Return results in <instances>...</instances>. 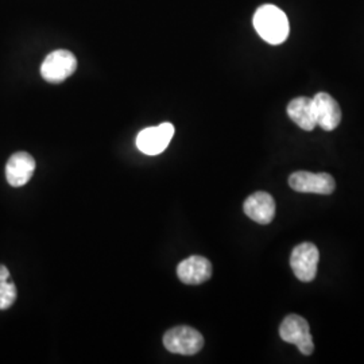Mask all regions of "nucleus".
Wrapping results in <instances>:
<instances>
[{
    "mask_svg": "<svg viewBox=\"0 0 364 364\" xmlns=\"http://www.w3.org/2000/svg\"><path fill=\"white\" fill-rule=\"evenodd\" d=\"M16 299V287L10 281L0 282V311L9 309Z\"/></svg>",
    "mask_w": 364,
    "mask_h": 364,
    "instance_id": "13",
    "label": "nucleus"
},
{
    "mask_svg": "<svg viewBox=\"0 0 364 364\" xmlns=\"http://www.w3.org/2000/svg\"><path fill=\"white\" fill-rule=\"evenodd\" d=\"M9 278H10L9 269H7L6 266L0 264V282H1V281H9Z\"/></svg>",
    "mask_w": 364,
    "mask_h": 364,
    "instance_id": "14",
    "label": "nucleus"
},
{
    "mask_svg": "<svg viewBox=\"0 0 364 364\" xmlns=\"http://www.w3.org/2000/svg\"><path fill=\"white\" fill-rule=\"evenodd\" d=\"M245 213L259 224H270L275 216V201L266 192H257L245 201Z\"/></svg>",
    "mask_w": 364,
    "mask_h": 364,
    "instance_id": "11",
    "label": "nucleus"
},
{
    "mask_svg": "<svg viewBox=\"0 0 364 364\" xmlns=\"http://www.w3.org/2000/svg\"><path fill=\"white\" fill-rule=\"evenodd\" d=\"M174 135L171 123H162L156 127H147L136 136V147L147 156H158L164 153Z\"/></svg>",
    "mask_w": 364,
    "mask_h": 364,
    "instance_id": "6",
    "label": "nucleus"
},
{
    "mask_svg": "<svg viewBox=\"0 0 364 364\" xmlns=\"http://www.w3.org/2000/svg\"><path fill=\"white\" fill-rule=\"evenodd\" d=\"M317 126L323 130H335L341 122V109L338 102L326 92H320L313 97Z\"/></svg>",
    "mask_w": 364,
    "mask_h": 364,
    "instance_id": "8",
    "label": "nucleus"
},
{
    "mask_svg": "<svg viewBox=\"0 0 364 364\" xmlns=\"http://www.w3.org/2000/svg\"><path fill=\"white\" fill-rule=\"evenodd\" d=\"M289 185L299 193L331 195L335 191L336 182L328 173L314 174L311 171H296L289 177Z\"/></svg>",
    "mask_w": 364,
    "mask_h": 364,
    "instance_id": "5",
    "label": "nucleus"
},
{
    "mask_svg": "<svg viewBox=\"0 0 364 364\" xmlns=\"http://www.w3.org/2000/svg\"><path fill=\"white\" fill-rule=\"evenodd\" d=\"M36 170V161L28 153H15L6 165V178L14 188H21L31 180Z\"/></svg>",
    "mask_w": 364,
    "mask_h": 364,
    "instance_id": "10",
    "label": "nucleus"
},
{
    "mask_svg": "<svg viewBox=\"0 0 364 364\" xmlns=\"http://www.w3.org/2000/svg\"><path fill=\"white\" fill-rule=\"evenodd\" d=\"M254 27L260 38L270 45H281L287 41L290 25L287 14L273 4H264L254 15Z\"/></svg>",
    "mask_w": 364,
    "mask_h": 364,
    "instance_id": "1",
    "label": "nucleus"
},
{
    "mask_svg": "<svg viewBox=\"0 0 364 364\" xmlns=\"http://www.w3.org/2000/svg\"><path fill=\"white\" fill-rule=\"evenodd\" d=\"M177 275L186 285H200L212 277V264L207 258L193 255L178 264Z\"/></svg>",
    "mask_w": 364,
    "mask_h": 364,
    "instance_id": "9",
    "label": "nucleus"
},
{
    "mask_svg": "<svg viewBox=\"0 0 364 364\" xmlns=\"http://www.w3.org/2000/svg\"><path fill=\"white\" fill-rule=\"evenodd\" d=\"M320 254L313 243H301L294 247L290 257V266L302 282H311L316 278Z\"/></svg>",
    "mask_w": 364,
    "mask_h": 364,
    "instance_id": "7",
    "label": "nucleus"
},
{
    "mask_svg": "<svg viewBox=\"0 0 364 364\" xmlns=\"http://www.w3.org/2000/svg\"><path fill=\"white\" fill-rule=\"evenodd\" d=\"M287 115L302 130L312 131L317 126L314 103L309 97L301 96L293 99L287 105Z\"/></svg>",
    "mask_w": 364,
    "mask_h": 364,
    "instance_id": "12",
    "label": "nucleus"
},
{
    "mask_svg": "<svg viewBox=\"0 0 364 364\" xmlns=\"http://www.w3.org/2000/svg\"><path fill=\"white\" fill-rule=\"evenodd\" d=\"M164 346L173 353L195 355L204 347V338L192 326H176L165 333Z\"/></svg>",
    "mask_w": 364,
    "mask_h": 364,
    "instance_id": "3",
    "label": "nucleus"
},
{
    "mask_svg": "<svg viewBox=\"0 0 364 364\" xmlns=\"http://www.w3.org/2000/svg\"><path fill=\"white\" fill-rule=\"evenodd\" d=\"M77 69V60L75 54L69 50H54L46 55L41 65V76L45 81L52 84H60L70 77Z\"/></svg>",
    "mask_w": 364,
    "mask_h": 364,
    "instance_id": "2",
    "label": "nucleus"
},
{
    "mask_svg": "<svg viewBox=\"0 0 364 364\" xmlns=\"http://www.w3.org/2000/svg\"><path fill=\"white\" fill-rule=\"evenodd\" d=\"M279 335L284 341L297 346V348L304 355H312L314 351L309 324L301 316L297 314L287 316L279 328Z\"/></svg>",
    "mask_w": 364,
    "mask_h": 364,
    "instance_id": "4",
    "label": "nucleus"
}]
</instances>
